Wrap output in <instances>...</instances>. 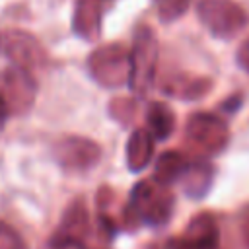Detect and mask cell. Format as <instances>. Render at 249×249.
Returning <instances> with one entry per match:
<instances>
[{"label": "cell", "mask_w": 249, "mask_h": 249, "mask_svg": "<svg viewBox=\"0 0 249 249\" xmlns=\"http://www.w3.org/2000/svg\"><path fill=\"white\" fill-rule=\"evenodd\" d=\"M0 249H27L23 237L6 222L0 220Z\"/></svg>", "instance_id": "19"}, {"label": "cell", "mask_w": 249, "mask_h": 249, "mask_svg": "<svg viewBox=\"0 0 249 249\" xmlns=\"http://www.w3.org/2000/svg\"><path fill=\"white\" fill-rule=\"evenodd\" d=\"M167 249H220V226L214 214L193 216L181 235L167 241Z\"/></svg>", "instance_id": "9"}, {"label": "cell", "mask_w": 249, "mask_h": 249, "mask_svg": "<svg viewBox=\"0 0 249 249\" xmlns=\"http://www.w3.org/2000/svg\"><path fill=\"white\" fill-rule=\"evenodd\" d=\"M239 105H241V97L239 95H231V97L226 99V103H222V109L228 111V113H233V111L239 109Z\"/></svg>", "instance_id": "23"}, {"label": "cell", "mask_w": 249, "mask_h": 249, "mask_svg": "<svg viewBox=\"0 0 249 249\" xmlns=\"http://www.w3.org/2000/svg\"><path fill=\"white\" fill-rule=\"evenodd\" d=\"M89 210H88V204L82 196L74 198L66 210H64V216L60 220V226L54 233L58 235H64V237H70V239H80L84 241V237L88 235L89 231Z\"/></svg>", "instance_id": "14"}, {"label": "cell", "mask_w": 249, "mask_h": 249, "mask_svg": "<svg viewBox=\"0 0 249 249\" xmlns=\"http://www.w3.org/2000/svg\"><path fill=\"white\" fill-rule=\"evenodd\" d=\"M185 138L198 154L216 156L230 144V128L222 117L196 111L185 123Z\"/></svg>", "instance_id": "5"}, {"label": "cell", "mask_w": 249, "mask_h": 249, "mask_svg": "<svg viewBox=\"0 0 249 249\" xmlns=\"http://www.w3.org/2000/svg\"><path fill=\"white\" fill-rule=\"evenodd\" d=\"M152 2L158 10V18L163 23H171L179 19L191 6V0H152Z\"/></svg>", "instance_id": "17"}, {"label": "cell", "mask_w": 249, "mask_h": 249, "mask_svg": "<svg viewBox=\"0 0 249 249\" xmlns=\"http://www.w3.org/2000/svg\"><path fill=\"white\" fill-rule=\"evenodd\" d=\"M154 134L148 128H134L126 140V167L130 173H140L154 158Z\"/></svg>", "instance_id": "13"}, {"label": "cell", "mask_w": 249, "mask_h": 249, "mask_svg": "<svg viewBox=\"0 0 249 249\" xmlns=\"http://www.w3.org/2000/svg\"><path fill=\"white\" fill-rule=\"evenodd\" d=\"M196 16L212 37L224 41L237 37L249 25L247 10L235 0H198Z\"/></svg>", "instance_id": "4"}, {"label": "cell", "mask_w": 249, "mask_h": 249, "mask_svg": "<svg viewBox=\"0 0 249 249\" xmlns=\"http://www.w3.org/2000/svg\"><path fill=\"white\" fill-rule=\"evenodd\" d=\"M173 206L175 196L167 185L158 183L154 177L142 179L132 187L128 202L124 204L126 230L136 226L161 228L171 220Z\"/></svg>", "instance_id": "1"}, {"label": "cell", "mask_w": 249, "mask_h": 249, "mask_svg": "<svg viewBox=\"0 0 249 249\" xmlns=\"http://www.w3.org/2000/svg\"><path fill=\"white\" fill-rule=\"evenodd\" d=\"M235 62L241 70H245L249 74V37L239 45L237 49V54H235Z\"/></svg>", "instance_id": "20"}, {"label": "cell", "mask_w": 249, "mask_h": 249, "mask_svg": "<svg viewBox=\"0 0 249 249\" xmlns=\"http://www.w3.org/2000/svg\"><path fill=\"white\" fill-rule=\"evenodd\" d=\"M54 161L68 173H84L101 160V146L86 136H64L53 146Z\"/></svg>", "instance_id": "7"}, {"label": "cell", "mask_w": 249, "mask_h": 249, "mask_svg": "<svg viewBox=\"0 0 249 249\" xmlns=\"http://www.w3.org/2000/svg\"><path fill=\"white\" fill-rule=\"evenodd\" d=\"M214 175H216L214 165L206 158L198 156V158L189 161V167H187V171H185V175L181 177L179 183H181L183 193L189 198L198 200V198H204L208 195V191L212 189Z\"/></svg>", "instance_id": "12"}, {"label": "cell", "mask_w": 249, "mask_h": 249, "mask_svg": "<svg viewBox=\"0 0 249 249\" xmlns=\"http://www.w3.org/2000/svg\"><path fill=\"white\" fill-rule=\"evenodd\" d=\"M111 0H74L72 31L80 39L93 43L101 37L103 16Z\"/></svg>", "instance_id": "10"}, {"label": "cell", "mask_w": 249, "mask_h": 249, "mask_svg": "<svg viewBox=\"0 0 249 249\" xmlns=\"http://www.w3.org/2000/svg\"><path fill=\"white\" fill-rule=\"evenodd\" d=\"M241 237L245 243V249H249V206L243 212V220H241Z\"/></svg>", "instance_id": "21"}, {"label": "cell", "mask_w": 249, "mask_h": 249, "mask_svg": "<svg viewBox=\"0 0 249 249\" xmlns=\"http://www.w3.org/2000/svg\"><path fill=\"white\" fill-rule=\"evenodd\" d=\"M158 39L150 25H138L130 49V80L128 88L134 95H146L156 80Z\"/></svg>", "instance_id": "3"}, {"label": "cell", "mask_w": 249, "mask_h": 249, "mask_svg": "<svg viewBox=\"0 0 249 249\" xmlns=\"http://www.w3.org/2000/svg\"><path fill=\"white\" fill-rule=\"evenodd\" d=\"M0 93L8 101L10 113L23 117L35 103L37 82L31 76V70L12 64L0 72Z\"/></svg>", "instance_id": "8"}, {"label": "cell", "mask_w": 249, "mask_h": 249, "mask_svg": "<svg viewBox=\"0 0 249 249\" xmlns=\"http://www.w3.org/2000/svg\"><path fill=\"white\" fill-rule=\"evenodd\" d=\"M88 74L97 86L107 89L128 86L130 51L123 43L99 45L88 56Z\"/></svg>", "instance_id": "2"}, {"label": "cell", "mask_w": 249, "mask_h": 249, "mask_svg": "<svg viewBox=\"0 0 249 249\" xmlns=\"http://www.w3.org/2000/svg\"><path fill=\"white\" fill-rule=\"evenodd\" d=\"M160 89L169 97H177L183 101H196L212 89V80L204 76H189L183 72H175V74H167L161 80Z\"/></svg>", "instance_id": "11"}, {"label": "cell", "mask_w": 249, "mask_h": 249, "mask_svg": "<svg viewBox=\"0 0 249 249\" xmlns=\"http://www.w3.org/2000/svg\"><path fill=\"white\" fill-rule=\"evenodd\" d=\"M189 158L183 152L177 150H167L158 156L156 165H154V179L161 185L171 187L173 183H179L181 177L185 175L189 167Z\"/></svg>", "instance_id": "15"}, {"label": "cell", "mask_w": 249, "mask_h": 249, "mask_svg": "<svg viewBox=\"0 0 249 249\" xmlns=\"http://www.w3.org/2000/svg\"><path fill=\"white\" fill-rule=\"evenodd\" d=\"M146 128L156 140H167L175 130V113L163 101H152L146 109Z\"/></svg>", "instance_id": "16"}, {"label": "cell", "mask_w": 249, "mask_h": 249, "mask_svg": "<svg viewBox=\"0 0 249 249\" xmlns=\"http://www.w3.org/2000/svg\"><path fill=\"white\" fill-rule=\"evenodd\" d=\"M8 115H10V107H8V101L4 99V95L0 93V134L6 126V121H8Z\"/></svg>", "instance_id": "22"}, {"label": "cell", "mask_w": 249, "mask_h": 249, "mask_svg": "<svg viewBox=\"0 0 249 249\" xmlns=\"http://www.w3.org/2000/svg\"><path fill=\"white\" fill-rule=\"evenodd\" d=\"M109 113H111V117H113L117 123H121V124L124 126V124H130V123L134 121L136 105H134L132 99L117 97V99L111 101V105H109Z\"/></svg>", "instance_id": "18"}, {"label": "cell", "mask_w": 249, "mask_h": 249, "mask_svg": "<svg viewBox=\"0 0 249 249\" xmlns=\"http://www.w3.org/2000/svg\"><path fill=\"white\" fill-rule=\"evenodd\" d=\"M0 54L12 64L23 66L27 70L45 66L49 58L41 41L33 33L19 27L0 29Z\"/></svg>", "instance_id": "6"}]
</instances>
